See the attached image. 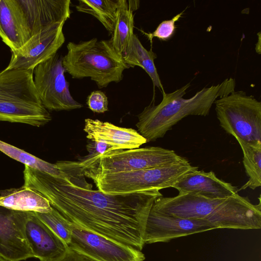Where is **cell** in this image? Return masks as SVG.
<instances>
[{
    "mask_svg": "<svg viewBox=\"0 0 261 261\" xmlns=\"http://www.w3.org/2000/svg\"><path fill=\"white\" fill-rule=\"evenodd\" d=\"M62 176L24 166L23 187L39 192L70 222L141 250L146 221L159 190L106 194L93 190L75 161H59Z\"/></svg>",
    "mask_w": 261,
    "mask_h": 261,
    "instance_id": "cell-1",
    "label": "cell"
},
{
    "mask_svg": "<svg viewBox=\"0 0 261 261\" xmlns=\"http://www.w3.org/2000/svg\"><path fill=\"white\" fill-rule=\"evenodd\" d=\"M236 85L234 79L226 78L221 83L204 87L187 99L184 96L191 86L190 83L172 92L162 93L160 103L155 105L151 102L137 115L138 121L136 125L138 132L147 142L163 138L187 116H207L215 101L234 91Z\"/></svg>",
    "mask_w": 261,
    "mask_h": 261,
    "instance_id": "cell-2",
    "label": "cell"
},
{
    "mask_svg": "<svg viewBox=\"0 0 261 261\" xmlns=\"http://www.w3.org/2000/svg\"><path fill=\"white\" fill-rule=\"evenodd\" d=\"M66 47L67 53L62 57L66 72L73 79L90 77L99 88L120 82L123 71L129 68L111 39L94 38L79 43L69 42Z\"/></svg>",
    "mask_w": 261,
    "mask_h": 261,
    "instance_id": "cell-3",
    "label": "cell"
},
{
    "mask_svg": "<svg viewBox=\"0 0 261 261\" xmlns=\"http://www.w3.org/2000/svg\"><path fill=\"white\" fill-rule=\"evenodd\" d=\"M33 71L5 68L0 72V121L39 127L51 120L35 87Z\"/></svg>",
    "mask_w": 261,
    "mask_h": 261,
    "instance_id": "cell-4",
    "label": "cell"
},
{
    "mask_svg": "<svg viewBox=\"0 0 261 261\" xmlns=\"http://www.w3.org/2000/svg\"><path fill=\"white\" fill-rule=\"evenodd\" d=\"M197 167L183 158L174 163L150 168L108 174H83L97 190L106 194H125L171 188L182 175Z\"/></svg>",
    "mask_w": 261,
    "mask_h": 261,
    "instance_id": "cell-5",
    "label": "cell"
},
{
    "mask_svg": "<svg viewBox=\"0 0 261 261\" xmlns=\"http://www.w3.org/2000/svg\"><path fill=\"white\" fill-rule=\"evenodd\" d=\"M183 158L174 150L149 146L111 150L75 163L82 174H108L167 165Z\"/></svg>",
    "mask_w": 261,
    "mask_h": 261,
    "instance_id": "cell-6",
    "label": "cell"
},
{
    "mask_svg": "<svg viewBox=\"0 0 261 261\" xmlns=\"http://www.w3.org/2000/svg\"><path fill=\"white\" fill-rule=\"evenodd\" d=\"M220 126L235 138L261 143V102L243 91H234L214 103Z\"/></svg>",
    "mask_w": 261,
    "mask_h": 261,
    "instance_id": "cell-7",
    "label": "cell"
},
{
    "mask_svg": "<svg viewBox=\"0 0 261 261\" xmlns=\"http://www.w3.org/2000/svg\"><path fill=\"white\" fill-rule=\"evenodd\" d=\"M62 57L56 53L34 69V82L43 106L48 111H70L83 105L72 96Z\"/></svg>",
    "mask_w": 261,
    "mask_h": 261,
    "instance_id": "cell-8",
    "label": "cell"
},
{
    "mask_svg": "<svg viewBox=\"0 0 261 261\" xmlns=\"http://www.w3.org/2000/svg\"><path fill=\"white\" fill-rule=\"evenodd\" d=\"M68 247L95 261H144L141 250L86 230L71 222Z\"/></svg>",
    "mask_w": 261,
    "mask_h": 261,
    "instance_id": "cell-9",
    "label": "cell"
},
{
    "mask_svg": "<svg viewBox=\"0 0 261 261\" xmlns=\"http://www.w3.org/2000/svg\"><path fill=\"white\" fill-rule=\"evenodd\" d=\"M257 204L236 194L223 200L204 220L216 229H256L261 228L260 196Z\"/></svg>",
    "mask_w": 261,
    "mask_h": 261,
    "instance_id": "cell-10",
    "label": "cell"
},
{
    "mask_svg": "<svg viewBox=\"0 0 261 261\" xmlns=\"http://www.w3.org/2000/svg\"><path fill=\"white\" fill-rule=\"evenodd\" d=\"M64 24L53 26L32 36L20 49L11 52L6 69L34 70L38 65L57 53L65 40Z\"/></svg>",
    "mask_w": 261,
    "mask_h": 261,
    "instance_id": "cell-11",
    "label": "cell"
},
{
    "mask_svg": "<svg viewBox=\"0 0 261 261\" xmlns=\"http://www.w3.org/2000/svg\"><path fill=\"white\" fill-rule=\"evenodd\" d=\"M216 229L205 220L182 219L150 208L144 228L145 244L168 242L177 238Z\"/></svg>",
    "mask_w": 261,
    "mask_h": 261,
    "instance_id": "cell-12",
    "label": "cell"
},
{
    "mask_svg": "<svg viewBox=\"0 0 261 261\" xmlns=\"http://www.w3.org/2000/svg\"><path fill=\"white\" fill-rule=\"evenodd\" d=\"M31 212L0 206V255L12 261L34 257L24 233Z\"/></svg>",
    "mask_w": 261,
    "mask_h": 261,
    "instance_id": "cell-13",
    "label": "cell"
},
{
    "mask_svg": "<svg viewBox=\"0 0 261 261\" xmlns=\"http://www.w3.org/2000/svg\"><path fill=\"white\" fill-rule=\"evenodd\" d=\"M31 37L65 23L71 14L70 0H17Z\"/></svg>",
    "mask_w": 261,
    "mask_h": 261,
    "instance_id": "cell-14",
    "label": "cell"
},
{
    "mask_svg": "<svg viewBox=\"0 0 261 261\" xmlns=\"http://www.w3.org/2000/svg\"><path fill=\"white\" fill-rule=\"evenodd\" d=\"M225 199H212L192 193L156 198L151 209L182 219L204 220Z\"/></svg>",
    "mask_w": 261,
    "mask_h": 261,
    "instance_id": "cell-15",
    "label": "cell"
},
{
    "mask_svg": "<svg viewBox=\"0 0 261 261\" xmlns=\"http://www.w3.org/2000/svg\"><path fill=\"white\" fill-rule=\"evenodd\" d=\"M172 188L178 193H192L212 199H225L239 192L237 187L218 178L213 171H199L198 167L182 175Z\"/></svg>",
    "mask_w": 261,
    "mask_h": 261,
    "instance_id": "cell-16",
    "label": "cell"
},
{
    "mask_svg": "<svg viewBox=\"0 0 261 261\" xmlns=\"http://www.w3.org/2000/svg\"><path fill=\"white\" fill-rule=\"evenodd\" d=\"M24 233L34 257L40 261H51L64 253L68 247L35 212H31L28 218Z\"/></svg>",
    "mask_w": 261,
    "mask_h": 261,
    "instance_id": "cell-17",
    "label": "cell"
},
{
    "mask_svg": "<svg viewBox=\"0 0 261 261\" xmlns=\"http://www.w3.org/2000/svg\"><path fill=\"white\" fill-rule=\"evenodd\" d=\"M84 130L91 141L105 142L115 150L137 148L147 143L146 139L133 128L119 127L98 119H86Z\"/></svg>",
    "mask_w": 261,
    "mask_h": 261,
    "instance_id": "cell-18",
    "label": "cell"
},
{
    "mask_svg": "<svg viewBox=\"0 0 261 261\" xmlns=\"http://www.w3.org/2000/svg\"><path fill=\"white\" fill-rule=\"evenodd\" d=\"M0 37L11 52L20 49L31 37L17 0H0Z\"/></svg>",
    "mask_w": 261,
    "mask_h": 261,
    "instance_id": "cell-19",
    "label": "cell"
},
{
    "mask_svg": "<svg viewBox=\"0 0 261 261\" xmlns=\"http://www.w3.org/2000/svg\"><path fill=\"white\" fill-rule=\"evenodd\" d=\"M0 206L14 211L41 213H48L52 208L45 197L23 186L1 191Z\"/></svg>",
    "mask_w": 261,
    "mask_h": 261,
    "instance_id": "cell-20",
    "label": "cell"
},
{
    "mask_svg": "<svg viewBox=\"0 0 261 261\" xmlns=\"http://www.w3.org/2000/svg\"><path fill=\"white\" fill-rule=\"evenodd\" d=\"M122 57L129 67L137 66L142 68L150 77L154 87L165 92L154 62L157 55L152 49H146L136 34L132 36Z\"/></svg>",
    "mask_w": 261,
    "mask_h": 261,
    "instance_id": "cell-21",
    "label": "cell"
},
{
    "mask_svg": "<svg viewBox=\"0 0 261 261\" xmlns=\"http://www.w3.org/2000/svg\"><path fill=\"white\" fill-rule=\"evenodd\" d=\"M133 12L126 0H120L112 38L110 39L115 49L121 55L125 50L134 34Z\"/></svg>",
    "mask_w": 261,
    "mask_h": 261,
    "instance_id": "cell-22",
    "label": "cell"
},
{
    "mask_svg": "<svg viewBox=\"0 0 261 261\" xmlns=\"http://www.w3.org/2000/svg\"><path fill=\"white\" fill-rule=\"evenodd\" d=\"M243 154V163L248 181L238 191L261 186V143H251L236 138Z\"/></svg>",
    "mask_w": 261,
    "mask_h": 261,
    "instance_id": "cell-23",
    "label": "cell"
},
{
    "mask_svg": "<svg viewBox=\"0 0 261 261\" xmlns=\"http://www.w3.org/2000/svg\"><path fill=\"white\" fill-rule=\"evenodd\" d=\"M120 0H79L76 10L93 15L112 34Z\"/></svg>",
    "mask_w": 261,
    "mask_h": 261,
    "instance_id": "cell-24",
    "label": "cell"
},
{
    "mask_svg": "<svg viewBox=\"0 0 261 261\" xmlns=\"http://www.w3.org/2000/svg\"><path fill=\"white\" fill-rule=\"evenodd\" d=\"M0 151L25 166L56 176H62L63 172L56 164L42 160L21 149L0 140Z\"/></svg>",
    "mask_w": 261,
    "mask_h": 261,
    "instance_id": "cell-25",
    "label": "cell"
},
{
    "mask_svg": "<svg viewBox=\"0 0 261 261\" xmlns=\"http://www.w3.org/2000/svg\"><path fill=\"white\" fill-rule=\"evenodd\" d=\"M35 214L68 246L71 238V222L53 207L51 211L48 213Z\"/></svg>",
    "mask_w": 261,
    "mask_h": 261,
    "instance_id": "cell-26",
    "label": "cell"
},
{
    "mask_svg": "<svg viewBox=\"0 0 261 261\" xmlns=\"http://www.w3.org/2000/svg\"><path fill=\"white\" fill-rule=\"evenodd\" d=\"M185 10L174 16L171 19L163 21L153 32L150 33H147L143 31L142 32L147 37L151 43H152V40L154 37L163 41L169 40L175 33V22L181 17Z\"/></svg>",
    "mask_w": 261,
    "mask_h": 261,
    "instance_id": "cell-27",
    "label": "cell"
},
{
    "mask_svg": "<svg viewBox=\"0 0 261 261\" xmlns=\"http://www.w3.org/2000/svg\"><path fill=\"white\" fill-rule=\"evenodd\" d=\"M86 103L88 108L94 113H103L109 110L108 97L100 90L92 92L87 97Z\"/></svg>",
    "mask_w": 261,
    "mask_h": 261,
    "instance_id": "cell-28",
    "label": "cell"
},
{
    "mask_svg": "<svg viewBox=\"0 0 261 261\" xmlns=\"http://www.w3.org/2000/svg\"><path fill=\"white\" fill-rule=\"evenodd\" d=\"M86 148L89 154L82 159H91L97 155H101L106 152L115 150L113 146L105 142L97 141L89 142L86 145Z\"/></svg>",
    "mask_w": 261,
    "mask_h": 261,
    "instance_id": "cell-29",
    "label": "cell"
},
{
    "mask_svg": "<svg viewBox=\"0 0 261 261\" xmlns=\"http://www.w3.org/2000/svg\"><path fill=\"white\" fill-rule=\"evenodd\" d=\"M51 261H95L79 252L67 247L61 255Z\"/></svg>",
    "mask_w": 261,
    "mask_h": 261,
    "instance_id": "cell-30",
    "label": "cell"
},
{
    "mask_svg": "<svg viewBox=\"0 0 261 261\" xmlns=\"http://www.w3.org/2000/svg\"><path fill=\"white\" fill-rule=\"evenodd\" d=\"M139 1H129L128 4L129 9L133 12L139 8Z\"/></svg>",
    "mask_w": 261,
    "mask_h": 261,
    "instance_id": "cell-31",
    "label": "cell"
},
{
    "mask_svg": "<svg viewBox=\"0 0 261 261\" xmlns=\"http://www.w3.org/2000/svg\"><path fill=\"white\" fill-rule=\"evenodd\" d=\"M257 35L258 36V43H259V45H257V44H256V45L255 47V50H256V51L257 53V54H260V32L257 34Z\"/></svg>",
    "mask_w": 261,
    "mask_h": 261,
    "instance_id": "cell-32",
    "label": "cell"
},
{
    "mask_svg": "<svg viewBox=\"0 0 261 261\" xmlns=\"http://www.w3.org/2000/svg\"><path fill=\"white\" fill-rule=\"evenodd\" d=\"M0 261H12L0 255Z\"/></svg>",
    "mask_w": 261,
    "mask_h": 261,
    "instance_id": "cell-33",
    "label": "cell"
}]
</instances>
